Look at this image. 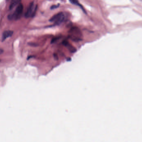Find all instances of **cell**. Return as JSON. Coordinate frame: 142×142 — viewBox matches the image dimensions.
I'll return each mask as SVG.
<instances>
[{
  "label": "cell",
  "mask_w": 142,
  "mask_h": 142,
  "mask_svg": "<svg viewBox=\"0 0 142 142\" xmlns=\"http://www.w3.org/2000/svg\"><path fill=\"white\" fill-rule=\"evenodd\" d=\"M69 37L74 41H80L82 40V34L78 28L75 27L72 28L69 31Z\"/></svg>",
  "instance_id": "cell-1"
},
{
  "label": "cell",
  "mask_w": 142,
  "mask_h": 142,
  "mask_svg": "<svg viewBox=\"0 0 142 142\" xmlns=\"http://www.w3.org/2000/svg\"><path fill=\"white\" fill-rule=\"evenodd\" d=\"M23 10V6L22 4H20L17 6L15 11L12 14L8 15V19L11 21L17 20L21 18Z\"/></svg>",
  "instance_id": "cell-2"
},
{
  "label": "cell",
  "mask_w": 142,
  "mask_h": 142,
  "mask_svg": "<svg viewBox=\"0 0 142 142\" xmlns=\"http://www.w3.org/2000/svg\"><path fill=\"white\" fill-rule=\"evenodd\" d=\"M65 19V16L63 12H59L53 16L50 19V21L53 22L56 25H59L63 22Z\"/></svg>",
  "instance_id": "cell-3"
},
{
  "label": "cell",
  "mask_w": 142,
  "mask_h": 142,
  "mask_svg": "<svg viewBox=\"0 0 142 142\" xmlns=\"http://www.w3.org/2000/svg\"><path fill=\"white\" fill-rule=\"evenodd\" d=\"M36 10L37 7H35L33 2H31L28 6L27 11L25 12V17L26 18H29L31 17H33L35 15Z\"/></svg>",
  "instance_id": "cell-4"
},
{
  "label": "cell",
  "mask_w": 142,
  "mask_h": 142,
  "mask_svg": "<svg viewBox=\"0 0 142 142\" xmlns=\"http://www.w3.org/2000/svg\"><path fill=\"white\" fill-rule=\"evenodd\" d=\"M13 34V32L11 31H5L3 32V36H2V41H4L6 39L10 37Z\"/></svg>",
  "instance_id": "cell-5"
},
{
  "label": "cell",
  "mask_w": 142,
  "mask_h": 142,
  "mask_svg": "<svg viewBox=\"0 0 142 142\" xmlns=\"http://www.w3.org/2000/svg\"><path fill=\"white\" fill-rule=\"evenodd\" d=\"M21 0H12L10 6H9V9L12 10V8L20 4Z\"/></svg>",
  "instance_id": "cell-6"
},
{
  "label": "cell",
  "mask_w": 142,
  "mask_h": 142,
  "mask_svg": "<svg viewBox=\"0 0 142 142\" xmlns=\"http://www.w3.org/2000/svg\"><path fill=\"white\" fill-rule=\"evenodd\" d=\"M62 43H63V44L65 46H66L67 48H68V49L71 52H72V53H74L75 52V47H74L72 46L67 41H64Z\"/></svg>",
  "instance_id": "cell-7"
},
{
  "label": "cell",
  "mask_w": 142,
  "mask_h": 142,
  "mask_svg": "<svg viewBox=\"0 0 142 142\" xmlns=\"http://www.w3.org/2000/svg\"><path fill=\"white\" fill-rule=\"evenodd\" d=\"M69 1L72 4L79 6L82 9V10L84 11H85V10H84V9L82 7V6H81V5L79 3L78 0H69Z\"/></svg>",
  "instance_id": "cell-8"
},
{
  "label": "cell",
  "mask_w": 142,
  "mask_h": 142,
  "mask_svg": "<svg viewBox=\"0 0 142 142\" xmlns=\"http://www.w3.org/2000/svg\"><path fill=\"white\" fill-rule=\"evenodd\" d=\"M59 4H57V5H53V6H52L51 7V9H55V8H57L59 7Z\"/></svg>",
  "instance_id": "cell-9"
},
{
  "label": "cell",
  "mask_w": 142,
  "mask_h": 142,
  "mask_svg": "<svg viewBox=\"0 0 142 142\" xmlns=\"http://www.w3.org/2000/svg\"><path fill=\"white\" fill-rule=\"evenodd\" d=\"M3 53V50L1 49H0V55L2 54Z\"/></svg>",
  "instance_id": "cell-10"
},
{
  "label": "cell",
  "mask_w": 142,
  "mask_h": 142,
  "mask_svg": "<svg viewBox=\"0 0 142 142\" xmlns=\"http://www.w3.org/2000/svg\"></svg>",
  "instance_id": "cell-11"
}]
</instances>
